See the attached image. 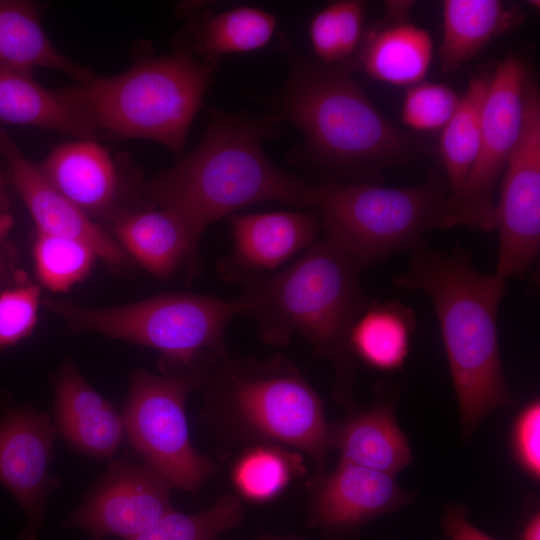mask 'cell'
Returning a JSON list of instances; mask_svg holds the SVG:
<instances>
[{
	"mask_svg": "<svg viewBox=\"0 0 540 540\" xmlns=\"http://www.w3.org/2000/svg\"><path fill=\"white\" fill-rule=\"evenodd\" d=\"M55 428L47 413L8 409L0 419V483L26 513L19 540H37L47 497L57 483L48 474Z\"/></svg>",
	"mask_w": 540,
	"mask_h": 540,
	"instance_id": "4fadbf2b",
	"label": "cell"
},
{
	"mask_svg": "<svg viewBox=\"0 0 540 540\" xmlns=\"http://www.w3.org/2000/svg\"><path fill=\"white\" fill-rule=\"evenodd\" d=\"M0 66L28 74L40 67L56 69L79 83L94 76L53 45L37 8L24 1H0Z\"/></svg>",
	"mask_w": 540,
	"mask_h": 540,
	"instance_id": "603a6c76",
	"label": "cell"
},
{
	"mask_svg": "<svg viewBox=\"0 0 540 540\" xmlns=\"http://www.w3.org/2000/svg\"><path fill=\"white\" fill-rule=\"evenodd\" d=\"M460 96L444 83L421 81L407 88L401 120L412 130L442 129L454 113Z\"/></svg>",
	"mask_w": 540,
	"mask_h": 540,
	"instance_id": "4dcf8cb0",
	"label": "cell"
},
{
	"mask_svg": "<svg viewBox=\"0 0 540 540\" xmlns=\"http://www.w3.org/2000/svg\"><path fill=\"white\" fill-rule=\"evenodd\" d=\"M0 156L8 166L12 181L37 226V232L80 241L110 265L122 266L127 263L129 256L117 240L63 196L38 165L23 155L2 127Z\"/></svg>",
	"mask_w": 540,
	"mask_h": 540,
	"instance_id": "5bb4252c",
	"label": "cell"
},
{
	"mask_svg": "<svg viewBox=\"0 0 540 540\" xmlns=\"http://www.w3.org/2000/svg\"><path fill=\"white\" fill-rule=\"evenodd\" d=\"M440 69L453 72L474 58L488 43L521 25L523 11L500 0H444Z\"/></svg>",
	"mask_w": 540,
	"mask_h": 540,
	"instance_id": "7402d4cb",
	"label": "cell"
},
{
	"mask_svg": "<svg viewBox=\"0 0 540 540\" xmlns=\"http://www.w3.org/2000/svg\"><path fill=\"white\" fill-rule=\"evenodd\" d=\"M40 291L33 284L0 293V349L27 337L38 318Z\"/></svg>",
	"mask_w": 540,
	"mask_h": 540,
	"instance_id": "1f68e13d",
	"label": "cell"
},
{
	"mask_svg": "<svg viewBox=\"0 0 540 540\" xmlns=\"http://www.w3.org/2000/svg\"><path fill=\"white\" fill-rule=\"evenodd\" d=\"M197 390L205 400L201 416L223 439L294 448L316 475L325 473L331 425L320 397L285 356L243 359L223 347L205 363Z\"/></svg>",
	"mask_w": 540,
	"mask_h": 540,
	"instance_id": "277c9868",
	"label": "cell"
},
{
	"mask_svg": "<svg viewBox=\"0 0 540 540\" xmlns=\"http://www.w3.org/2000/svg\"><path fill=\"white\" fill-rule=\"evenodd\" d=\"M216 65L178 46L120 74L94 75L58 92L97 134L151 140L181 155Z\"/></svg>",
	"mask_w": 540,
	"mask_h": 540,
	"instance_id": "8992f818",
	"label": "cell"
},
{
	"mask_svg": "<svg viewBox=\"0 0 540 540\" xmlns=\"http://www.w3.org/2000/svg\"><path fill=\"white\" fill-rule=\"evenodd\" d=\"M54 417L62 438L76 450L107 459L124 437L122 414L66 362L54 384Z\"/></svg>",
	"mask_w": 540,
	"mask_h": 540,
	"instance_id": "ac0fdd59",
	"label": "cell"
},
{
	"mask_svg": "<svg viewBox=\"0 0 540 540\" xmlns=\"http://www.w3.org/2000/svg\"><path fill=\"white\" fill-rule=\"evenodd\" d=\"M393 282L421 290L439 322L460 411L463 438L469 439L493 411L514 404L500 358L497 314L505 278L478 272L469 254L417 248L408 268Z\"/></svg>",
	"mask_w": 540,
	"mask_h": 540,
	"instance_id": "3957f363",
	"label": "cell"
},
{
	"mask_svg": "<svg viewBox=\"0 0 540 540\" xmlns=\"http://www.w3.org/2000/svg\"><path fill=\"white\" fill-rule=\"evenodd\" d=\"M306 468L299 452L276 445L247 447L235 462L231 478L239 496L264 503L280 495Z\"/></svg>",
	"mask_w": 540,
	"mask_h": 540,
	"instance_id": "83f0119b",
	"label": "cell"
},
{
	"mask_svg": "<svg viewBox=\"0 0 540 540\" xmlns=\"http://www.w3.org/2000/svg\"><path fill=\"white\" fill-rule=\"evenodd\" d=\"M282 44L290 72L279 94V116L302 132L316 160L374 169L403 164L422 152L423 144L378 110L345 64L313 62L286 38Z\"/></svg>",
	"mask_w": 540,
	"mask_h": 540,
	"instance_id": "5b68a950",
	"label": "cell"
},
{
	"mask_svg": "<svg viewBox=\"0 0 540 540\" xmlns=\"http://www.w3.org/2000/svg\"><path fill=\"white\" fill-rule=\"evenodd\" d=\"M493 69L471 77L451 118L441 129L439 152L445 170L448 194L463 185L475 161L482 130V112Z\"/></svg>",
	"mask_w": 540,
	"mask_h": 540,
	"instance_id": "4316f807",
	"label": "cell"
},
{
	"mask_svg": "<svg viewBox=\"0 0 540 540\" xmlns=\"http://www.w3.org/2000/svg\"><path fill=\"white\" fill-rule=\"evenodd\" d=\"M442 525L451 540H494L468 520L466 509L460 505L446 509Z\"/></svg>",
	"mask_w": 540,
	"mask_h": 540,
	"instance_id": "e575fe53",
	"label": "cell"
},
{
	"mask_svg": "<svg viewBox=\"0 0 540 540\" xmlns=\"http://www.w3.org/2000/svg\"><path fill=\"white\" fill-rule=\"evenodd\" d=\"M413 3L385 2L384 17L364 31L358 62L369 77L406 87L423 81L433 58V41L409 19Z\"/></svg>",
	"mask_w": 540,
	"mask_h": 540,
	"instance_id": "e0dca14e",
	"label": "cell"
},
{
	"mask_svg": "<svg viewBox=\"0 0 540 540\" xmlns=\"http://www.w3.org/2000/svg\"><path fill=\"white\" fill-rule=\"evenodd\" d=\"M96 257L95 252L80 241L37 232L35 268L40 282L51 291H67L85 278Z\"/></svg>",
	"mask_w": 540,
	"mask_h": 540,
	"instance_id": "f546056e",
	"label": "cell"
},
{
	"mask_svg": "<svg viewBox=\"0 0 540 540\" xmlns=\"http://www.w3.org/2000/svg\"><path fill=\"white\" fill-rule=\"evenodd\" d=\"M276 122L210 110L198 145L147 181L143 200L173 210L199 237L212 222L255 203L311 208L313 186L276 167L263 152L262 140Z\"/></svg>",
	"mask_w": 540,
	"mask_h": 540,
	"instance_id": "7a4b0ae2",
	"label": "cell"
},
{
	"mask_svg": "<svg viewBox=\"0 0 540 540\" xmlns=\"http://www.w3.org/2000/svg\"><path fill=\"white\" fill-rule=\"evenodd\" d=\"M171 484L153 467L114 461L66 524L87 531L94 540L141 534L172 511Z\"/></svg>",
	"mask_w": 540,
	"mask_h": 540,
	"instance_id": "7c38bea8",
	"label": "cell"
},
{
	"mask_svg": "<svg viewBox=\"0 0 540 540\" xmlns=\"http://www.w3.org/2000/svg\"><path fill=\"white\" fill-rule=\"evenodd\" d=\"M203 368L163 375L135 370L122 413L125 433L145 463L172 487L194 493L215 471L192 444L185 412L186 398L200 386Z\"/></svg>",
	"mask_w": 540,
	"mask_h": 540,
	"instance_id": "9c48e42d",
	"label": "cell"
},
{
	"mask_svg": "<svg viewBox=\"0 0 540 540\" xmlns=\"http://www.w3.org/2000/svg\"><path fill=\"white\" fill-rule=\"evenodd\" d=\"M37 165L63 196L90 217L106 214L118 200L121 183L116 163L95 139L62 143Z\"/></svg>",
	"mask_w": 540,
	"mask_h": 540,
	"instance_id": "ffe728a7",
	"label": "cell"
},
{
	"mask_svg": "<svg viewBox=\"0 0 540 540\" xmlns=\"http://www.w3.org/2000/svg\"><path fill=\"white\" fill-rule=\"evenodd\" d=\"M361 267L328 238L316 240L286 268L271 275H239L243 315L256 323L262 340L284 346L302 336L333 367L334 394L352 403L355 377L350 333L369 301Z\"/></svg>",
	"mask_w": 540,
	"mask_h": 540,
	"instance_id": "6da1fadb",
	"label": "cell"
},
{
	"mask_svg": "<svg viewBox=\"0 0 540 540\" xmlns=\"http://www.w3.org/2000/svg\"><path fill=\"white\" fill-rule=\"evenodd\" d=\"M415 327V313L401 302H369L350 333L353 355L379 370L398 369L408 356Z\"/></svg>",
	"mask_w": 540,
	"mask_h": 540,
	"instance_id": "484cf974",
	"label": "cell"
},
{
	"mask_svg": "<svg viewBox=\"0 0 540 540\" xmlns=\"http://www.w3.org/2000/svg\"><path fill=\"white\" fill-rule=\"evenodd\" d=\"M233 235L232 254L219 271L234 279L273 271L308 249L320 228L316 211H273L228 216Z\"/></svg>",
	"mask_w": 540,
	"mask_h": 540,
	"instance_id": "9a60e30c",
	"label": "cell"
},
{
	"mask_svg": "<svg viewBox=\"0 0 540 540\" xmlns=\"http://www.w3.org/2000/svg\"><path fill=\"white\" fill-rule=\"evenodd\" d=\"M309 37L319 63L327 66L344 64L341 32L333 3L318 11L309 25Z\"/></svg>",
	"mask_w": 540,
	"mask_h": 540,
	"instance_id": "836d02e7",
	"label": "cell"
},
{
	"mask_svg": "<svg viewBox=\"0 0 540 540\" xmlns=\"http://www.w3.org/2000/svg\"><path fill=\"white\" fill-rule=\"evenodd\" d=\"M511 445L520 467L533 479L540 478V402L533 400L518 414Z\"/></svg>",
	"mask_w": 540,
	"mask_h": 540,
	"instance_id": "d6a6232c",
	"label": "cell"
},
{
	"mask_svg": "<svg viewBox=\"0 0 540 540\" xmlns=\"http://www.w3.org/2000/svg\"><path fill=\"white\" fill-rule=\"evenodd\" d=\"M331 449L341 460L394 477L408 466L412 453L389 403H379L331 425Z\"/></svg>",
	"mask_w": 540,
	"mask_h": 540,
	"instance_id": "44dd1931",
	"label": "cell"
},
{
	"mask_svg": "<svg viewBox=\"0 0 540 540\" xmlns=\"http://www.w3.org/2000/svg\"><path fill=\"white\" fill-rule=\"evenodd\" d=\"M521 540H540V513L534 512L526 521Z\"/></svg>",
	"mask_w": 540,
	"mask_h": 540,
	"instance_id": "d590c367",
	"label": "cell"
},
{
	"mask_svg": "<svg viewBox=\"0 0 540 540\" xmlns=\"http://www.w3.org/2000/svg\"><path fill=\"white\" fill-rule=\"evenodd\" d=\"M435 181L418 186L324 183L312 205L325 237L363 268L418 247L426 231L440 228L445 197Z\"/></svg>",
	"mask_w": 540,
	"mask_h": 540,
	"instance_id": "ba28073f",
	"label": "cell"
},
{
	"mask_svg": "<svg viewBox=\"0 0 540 540\" xmlns=\"http://www.w3.org/2000/svg\"><path fill=\"white\" fill-rule=\"evenodd\" d=\"M528 77L523 61L513 55L493 69L478 152L461 188L446 195L440 228L466 225L484 231L496 229L494 191L522 130Z\"/></svg>",
	"mask_w": 540,
	"mask_h": 540,
	"instance_id": "30bf717a",
	"label": "cell"
},
{
	"mask_svg": "<svg viewBox=\"0 0 540 540\" xmlns=\"http://www.w3.org/2000/svg\"><path fill=\"white\" fill-rule=\"evenodd\" d=\"M46 306L76 330L93 331L153 348L164 374L201 367L224 346L228 323L244 304L214 295L164 293L110 308H88L45 300Z\"/></svg>",
	"mask_w": 540,
	"mask_h": 540,
	"instance_id": "52a82bcc",
	"label": "cell"
},
{
	"mask_svg": "<svg viewBox=\"0 0 540 540\" xmlns=\"http://www.w3.org/2000/svg\"><path fill=\"white\" fill-rule=\"evenodd\" d=\"M502 177L496 203L500 236L496 274L507 278L525 273L540 248V94L530 75L522 130Z\"/></svg>",
	"mask_w": 540,
	"mask_h": 540,
	"instance_id": "8fae6325",
	"label": "cell"
},
{
	"mask_svg": "<svg viewBox=\"0 0 540 540\" xmlns=\"http://www.w3.org/2000/svg\"><path fill=\"white\" fill-rule=\"evenodd\" d=\"M309 487L312 519L335 529L359 526L413 498L394 477L343 460L332 472L315 475Z\"/></svg>",
	"mask_w": 540,
	"mask_h": 540,
	"instance_id": "2e32d148",
	"label": "cell"
},
{
	"mask_svg": "<svg viewBox=\"0 0 540 540\" xmlns=\"http://www.w3.org/2000/svg\"><path fill=\"white\" fill-rule=\"evenodd\" d=\"M277 19L268 11L242 6L204 15L194 21L179 47L205 62L218 63L226 55L265 46L275 33Z\"/></svg>",
	"mask_w": 540,
	"mask_h": 540,
	"instance_id": "d4e9b609",
	"label": "cell"
},
{
	"mask_svg": "<svg viewBox=\"0 0 540 540\" xmlns=\"http://www.w3.org/2000/svg\"><path fill=\"white\" fill-rule=\"evenodd\" d=\"M0 121L51 129L75 139H97L96 131L62 98L32 74L0 66Z\"/></svg>",
	"mask_w": 540,
	"mask_h": 540,
	"instance_id": "cb8c5ba5",
	"label": "cell"
},
{
	"mask_svg": "<svg viewBox=\"0 0 540 540\" xmlns=\"http://www.w3.org/2000/svg\"><path fill=\"white\" fill-rule=\"evenodd\" d=\"M265 540H273V539H265Z\"/></svg>",
	"mask_w": 540,
	"mask_h": 540,
	"instance_id": "8d00e7d4",
	"label": "cell"
},
{
	"mask_svg": "<svg viewBox=\"0 0 540 540\" xmlns=\"http://www.w3.org/2000/svg\"><path fill=\"white\" fill-rule=\"evenodd\" d=\"M113 222L125 253L156 277L169 278L184 264H194L200 237L173 210L145 205Z\"/></svg>",
	"mask_w": 540,
	"mask_h": 540,
	"instance_id": "d6986e66",
	"label": "cell"
},
{
	"mask_svg": "<svg viewBox=\"0 0 540 540\" xmlns=\"http://www.w3.org/2000/svg\"><path fill=\"white\" fill-rule=\"evenodd\" d=\"M244 517L238 496L224 494L208 509L194 514L170 511L150 528L129 540H218Z\"/></svg>",
	"mask_w": 540,
	"mask_h": 540,
	"instance_id": "f1b7e54d",
	"label": "cell"
}]
</instances>
